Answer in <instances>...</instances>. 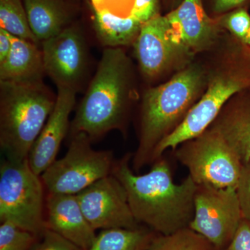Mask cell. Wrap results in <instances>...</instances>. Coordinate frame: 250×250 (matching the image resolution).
Returning <instances> with one entry per match:
<instances>
[{
    "label": "cell",
    "mask_w": 250,
    "mask_h": 250,
    "mask_svg": "<svg viewBox=\"0 0 250 250\" xmlns=\"http://www.w3.org/2000/svg\"><path fill=\"white\" fill-rule=\"evenodd\" d=\"M132 156L126 154L115 161L112 174L124 187L136 221L161 235L189 228L197 184L189 175L182 183H174L164 156L153 163L147 173L135 174L130 167Z\"/></svg>",
    "instance_id": "6da1fadb"
},
{
    "label": "cell",
    "mask_w": 250,
    "mask_h": 250,
    "mask_svg": "<svg viewBox=\"0 0 250 250\" xmlns=\"http://www.w3.org/2000/svg\"><path fill=\"white\" fill-rule=\"evenodd\" d=\"M133 90L132 65L124 50L104 49L95 75L70 124V133H85L92 141L113 130L125 134Z\"/></svg>",
    "instance_id": "7a4b0ae2"
},
{
    "label": "cell",
    "mask_w": 250,
    "mask_h": 250,
    "mask_svg": "<svg viewBox=\"0 0 250 250\" xmlns=\"http://www.w3.org/2000/svg\"><path fill=\"white\" fill-rule=\"evenodd\" d=\"M207 71V86L182 123L156 148L152 163L167 149L200 136L234 95L250 88V48L231 36L226 39Z\"/></svg>",
    "instance_id": "3957f363"
},
{
    "label": "cell",
    "mask_w": 250,
    "mask_h": 250,
    "mask_svg": "<svg viewBox=\"0 0 250 250\" xmlns=\"http://www.w3.org/2000/svg\"><path fill=\"white\" fill-rule=\"evenodd\" d=\"M206 86L207 70L195 63L146 90L141 104L139 146L132 156L135 172L152 164L156 148L182 123Z\"/></svg>",
    "instance_id": "277c9868"
},
{
    "label": "cell",
    "mask_w": 250,
    "mask_h": 250,
    "mask_svg": "<svg viewBox=\"0 0 250 250\" xmlns=\"http://www.w3.org/2000/svg\"><path fill=\"white\" fill-rule=\"evenodd\" d=\"M57 95L42 82H0V147L6 159H28Z\"/></svg>",
    "instance_id": "5b68a950"
},
{
    "label": "cell",
    "mask_w": 250,
    "mask_h": 250,
    "mask_svg": "<svg viewBox=\"0 0 250 250\" xmlns=\"http://www.w3.org/2000/svg\"><path fill=\"white\" fill-rule=\"evenodd\" d=\"M45 188L28 159H6L0 166V221L9 223L37 237L47 231Z\"/></svg>",
    "instance_id": "8992f818"
},
{
    "label": "cell",
    "mask_w": 250,
    "mask_h": 250,
    "mask_svg": "<svg viewBox=\"0 0 250 250\" xmlns=\"http://www.w3.org/2000/svg\"><path fill=\"white\" fill-rule=\"evenodd\" d=\"M72 136L65 155L41 175L48 194L77 195L112 174L115 163L112 151L94 149L85 133Z\"/></svg>",
    "instance_id": "52a82bcc"
},
{
    "label": "cell",
    "mask_w": 250,
    "mask_h": 250,
    "mask_svg": "<svg viewBox=\"0 0 250 250\" xmlns=\"http://www.w3.org/2000/svg\"><path fill=\"white\" fill-rule=\"evenodd\" d=\"M177 160L197 185L236 189L243 164L226 141L208 127L174 149Z\"/></svg>",
    "instance_id": "ba28073f"
},
{
    "label": "cell",
    "mask_w": 250,
    "mask_h": 250,
    "mask_svg": "<svg viewBox=\"0 0 250 250\" xmlns=\"http://www.w3.org/2000/svg\"><path fill=\"white\" fill-rule=\"evenodd\" d=\"M189 228L223 250L231 242L243 215L236 189L197 185Z\"/></svg>",
    "instance_id": "9c48e42d"
},
{
    "label": "cell",
    "mask_w": 250,
    "mask_h": 250,
    "mask_svg": "<svg viewBox=\"0 0 250 250\" xmlns=\"http://www.w3.org/2000/svg\"><path fill=\"white\" fill-rule=\"evenodd\" d=\"M77 197L95 230L141 227L131 212L124 187L112 174L79 192Z\"/></svg>",
    "instance_id": "30bf717a"
},
{
    "label": "cell",
    "mask_w": 250,
    "mask_h": 250,
    "mask_svg": "<svg viewBox=\"0 0 250 250\" xmlns=\"http://www.w3.org/2000/svg\"><path fill=\"white\" fill-rule=\"evenodd\" d=\"M41 45L45 74L57 87L77 91L88 66V47L80 28L68 26Z\"/></svg>",
    "instance_id": "8fae6325"
},
{
    "label": "cell",
    "mask_w": 250,
    "mask_h": 250,
    "mask_svg": "<svg viewBox=\"0 0 250 250\" xmlns=\"http://www.w3.org/2000/svg\"><path fill=\"white\" fill-rule=\"evenodd\" d=\"M133 45L141 73L148 80L160 77L179 60L190 58L174 39L166 16L161 14L143 24Z\"/></svg>",
    "instance_id": "7c38bea8"
},
{
    "label": "cell",
    "mask_w": 250,
    "mask_h": 250,
    "mask_svg": "<svg viewBox=\"0 0 250 250\" xmlns=\"http://www.w3.org/2000/svg\"><path fill=\"white\" fill-rule=\"evenodd\" d=\"M174 39L190 57L214 47L223 29L210 16L203 0H182L166 15Z\"/></svg>",
    "instance_id": "4fadbf2b"
},
{
    "label": "cell",
    "mask_w": 250,
    "mask_h": 250,
    "mask_svg": "<svg viewBox=\"0 0 250 250\" xmlns=\"http://www.w3.org/2000/svg\"><path fill=\"white\" fill-rule=\"evenodd\" d=\"M76 93L71 88L57 87L53 110L28 156L31 168L38 175L57 160L62 141L70 129V116L76 103Z\"/></svg>",
    "instance_id": "5bb4252c"
},
{
    "label": "cell",
    "mask_w": 250,
    "mask_h": 250,
    "mask_svg": "<svg viewBox=\"0 0 250 250\" xmlns=\"http://www.w3.org/2000/svg\"><path fill=\"white\" fill-rule=\"evenodd\" d=\"M45 210L48 229L82 250L92 246L97 234L83 214L77 195L47 193Z\"/></svg>",
    "instance_id": "9a60e30c"
},
{
    "label": "cell",
    "mask_w": 250,
    "mask_h": 250,
    "mask_svg": "<svg viewBox=\"0 0 250 250\" xmlns=\"http://www.w3.org/2000/svg\"><path fill=\"white\" fill-rule=\"evenodd\" d=\"M246 91L234 95L209 126L223 138L243 164L250 161V93Z\"/></svg>",
    "instance_id": "2e32d148"
},
{
    "label": "cell",
    "mask_w": 250,
    "mask_h": 250,
    "mask_svg": "<svg viewBox=\"0 0 250 250\" xmlns=\"http://www.w3.org/2000/svg\"><path fill=\"white\" fill-rule=\"evenodd\" d=\"M9 57L0 63V82L30 83L43 81L45 74L39 45L11 35Z\"/></svg>",
    "instance_id": "e0dca14e"
},
{
    "label": "cell",
    "mask_w": 250,
    "mask_h": 250,
    "mask_svg": "<svg viewBox=\"0 0 250 250\" xmlns=\"http://www.w3.org/2000/svg\"><path fill=\"white\" fill-rule=\"evenodd\" d=\"M31 30L41 42L68 27L70 15L64 0H23Z\"/></svg>",
    "instance_id": "ac0fdd59"
},
{
    "label": "cell",
    "mask_w": 250,
    "mask_h": 250,
    "mask_svg": "<svg viewBox=\"0 0 250 250\" xmlns=\"http://www.w3.org/2000/svg\"><path fill=\"white\" fill-rule=\"evenodd\" d=\"M93 12L94 30L99 42L105 48L134 45L143 23L131 17H120L106 11L93 9Z\"/></svg>",
    "instance_id": "d6986e66"
},
{
    "label": "cell",
    "mask_w": 250,
    "mask_h": 250,
    "mask_svg": "<svg viewBox=\"0 0 250 250\" xmlns=\"http://www.w3.org/2000/svg\"><path fill=\"white\" fill-rule=\"evenodd\" d=\"M150 229H110L102 230L92 246L85 250H147L156 236Z\"/></svg>",
    "instance_id": "ffe728a7"
},
{
    "label": "cell",
    "mask_w": 250,
    "mask_h": 250,
    "mask_svg": "<svg viewBox=\"0 0 250 250\" xmlns=\"http://www.w3.org/2000/svg\"><path fill=\"white\" fill-rule=\"evenodd\" d=\"M0 28L16 37L41 44L31 30L23 0H0Z\"/></svg>",
    "instance_id": "44dd1931"
},
{
    "label": "cell",
    "mask_w": 250,
    "mask_h": 250,
    "mask_svg": "<svg viewBox=\"0 0 250 250\" xmlns=\"http://www.w3.org/2000/svg\"><path fill=\"white\" fill-rule=\"evenodd\" d=\"M147 250H216L207 238L187 228L169 235H156Z\"/></svg>",
    "instance_id": "7402d4cb"
},
{
    "label": "cell",
    "mask_w": 250,
    "mask_h": 250,
    "mask_svg": "<svg viewBox=\"0 0 250 250\" xmlns=\"http://www.w3.org/2000/svg\"><path fill=\"white\" fill-rule=\"evenodd\" d=\"M38 237L9 223L0 225V250H31Z\"/></svg>",
    "instance_id": "603a6c76"
},
{
    "label": "cell",
    "mask_w": 250,
    "mask_h": 250,
    "mask_svg": "<svg viewBox=\"0 0 250 250\" xmlns=\"http://www.w3.org/2000/svg\"><path fill=\"white\" fill-rule=\"evenodd\" d=\"M220 27L233 37L246 43L250 28V15L245 7L237 8L217 17Z\"/></svg>",
    "instance_id": "cb8c5ba5"
},
{
    "label": "cell",
    "mask_w": 250,
    "mask_h": 250,
    "mask_svg": "<svg viewBox=\"0 0 250 250\" xmlns=\"http://www.w3.org/2000/svg\"><path fill=\"white\" fill-rule=\"evenodd\" d=\"M236 190L243 218L250 220V161L243 164Z\"/></svg>",
    "instance_id": "d4e9b609"
},
{
    "label": "cell",
    "mask_w": 250,
    "mask_h": 250,
    "mask_svg": "<svg viewBox=\"0 0 250 250\" xmlns=\"http://www.w3.org/2000/svg\"><path fill=\"white\" fill-rule=\"evenodd\" d=\"M92 9L106 11L120 17H130L135 0H90Z\"/></svg>",
    "instance_id": "484cf974"
},
{
    "label": "cell",
    "mask_w": 250,
    "mask_h": 250,
    "mask_svg": "<svg viewBox=\"0 0 250 250\" xmlns=\"http://www.w3.org/2000/svg\"><path fill=\"white\" fill-rule=\"evenodd\" d=\"M41 238V241L36 243L31 250H82L52 230L47 229Z\"/></svg>",
    "instance_id": "4316f807"
},
{
    "label": "cell",
    "mask_w": 250,
    "mask_h": 250,
    "mask_svg": "<svg viewBox=\"0 0 250 250\" xmlns=\"http://www.w3.org/2000/svg\"><path fill=\"white\" fill-rule=\"evenodd\" d=\"M159 14V0H135L130 17L144 24Z\"/></svg>",
    "instance_id": "83f0119b"
},
{
    "label": "cell",
    "mask_w": 250,
    "mask_h": 250,
    "mask_svg": "<svg viewBox=\"0 0 250 250\" xmlns=\"http://www.w3.org/2000/svg\"><path fill=\"white\" fill-rule=\"evenodd\" d=\"M223 250H250V220L242 218L232 239Z\"/></svg>",
    "instance_id": "f1b7e54d"
},
{
    "label": "cell",
    "mask_w": 250,
    "mask_h": 250,
    "mask_svg": "<svg viewBox=\"0 0 250 250\" xmlns=\"http://www.w3.org/2000/svg\"><path fill=\"white\" fill-rule=\"evenodd\" d=\"M213 18L219 17L237 8L244 7L250 0H208Z\"/></svg>",
    "instance_id": "f546056e"
},
{
    "label": "cell",
    "mask_w": 250,
    "mask_h": 250,
    "mask_svg": "<svg viewBox=\"0 0 250 250\" xmlns=\"http://www.w3.org/2000/svg\"><path fill=\"white\" fill-rule=\"evenodd\" d=\"M11 47V34L0 28V63H2L9 57Z\"/></svg>",
    "instance_id": "4dcf8cb0"
},
{
    "label": "cell",
    "mask_w": 250,
    "mask_h": 250,
    "mask_svg": "<svg viewBox=\"0 0 250 250\" xmlns=\"http://www.w3.org/2000/svg\"><path fill=\"white\" fill-rule=\"evenodd\" d=\"M245 44H246V45H248V47H249L250 48V28L249 32H248V37H247L246 43H245Z\"/></svg>",
    "instance_id": "1f68e13d"
},
{
    "label": "cell",
    "mask_w": 250,
    "mask_h": 250,
    "mask_svg": "<svg viewBox=\"0 0 250 250\" xmlns=\"http://www.w3.org/2000/svg\"><path fill=\"white\" fill-rule=\"evenodd\" d=\"M163 1H169V0H163Z\"/></svg>",
    "instance_id": "d6a6232c"
}]
</instances>
